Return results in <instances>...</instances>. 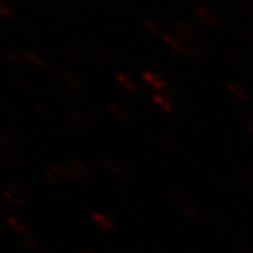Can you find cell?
Returning <instances> with one entry per match:
<instances>
[{
	"label": "cell",
	"mask_w": 253,
	"mask_h": 253,
	"mask_svg": "<svg viewBox=\"0 0 253 253\" xmlns=\"http://www.w3.org/2000/svg\"><path fill=\"white\" fill-rule=\"evenodd\" d=\"M211 183L214 184L215 189H218L219 191H222V193H229V191H231L229 183H228L224 177H221V176H217V174L211 176Z\"/></svg>",
	"instance_id": "9a60e30c"
},
{
	"label": "cell",
	"mask_w": 253,
	"mask_h": 253,
	"mask_svg": "<svg viewBox=\"0 0 253 253\" xmlns=\"http://www.w3.org/2000/svg\"><path fill=\"white\" fill-rule=\"evenodd\" d=\"M236 120H238V123L241 124V126H244L245 131L249 134V135L253 136V120L244 111H239L238 114H236Z\"/></svg>",
	"instance_id": "4fadbf2b"
},
{
	"label": "cell",
	"mask_w": 253,
	"mask_h": 253,
	"mask_svg": "<svg viewBox=\"0 0 253 253\" xmlns=\"http://www.w3.org/2000/svg\"><path fill=\"white\" fill-rule=\"evenodd\" d=\"M3 158H4L6 162L11 165V166H14V168H23L24 166L23 161L20 158H17L11 151H3Z\"/></svg>",
	"instance_id": "d6986e66"
},
{
	"label": "cell",
	"mask_w": 253,
	"mask_h": 253,
	"mask_svg": "<svg viewBox=\"0 0 253 253\" xmlns=\"http://www.w3.org/2000/svg\"><path fill=\"white\" fill-rule=\"evenodd\" d=\"M1 145H3L4 151H11L13 152V149L24 148L26 141H24L23 135H20L17 131H14L10 126H6L4 131H3V135H1Z\"/></svg>",
	"instance_id": "3957f363"
},
{
	"label": "cell",
	"mask_w": 253,
	"mask_h": 253,
	"mask_svg": "<svg viewBox=\"0 0 253 253\" xmlns=\"http://www.w3.org/2000/svg\"><path fill=\"white\" fill-rule=\"evenodd\" d=\"M3 197L7 200L9 203H11L13 206H16V207L18 208H24L26 207V200L23 199V197H20V196H17L16 193H13L10 189H6L3 190Z\"/></svg>",
	"instance_id": "30bf717a"
},
{
	"label": "cell",
	"mask_w": 253,
	"mask_h": 253,
	"mask_svg": "<svg viewBox=\"0 0 253 253\" xmlns=\"http://www.w3.org/2000/svg\"><path fill=\"white\" fill-rule=\"evenodd\" d=\"M168 196H169V199L172 200V203H174L179 208H180L181 206H184L186 203H189L180 190L174 189V187H169V189H168Z\"/></svg>",
	"instance_id": "7c38bea8"
},
{
	"label": "cell",
	"mask_w": 253,
	"mask_h": 253,
	"mask_svg": "<svg viewBox=\"0 0 253 253\" xmlns=\"http://www.w3.org/2000/svg\"><path fill=\"white\" fill-rule=\"evenodd\" d=\"M37 253H52V252H51L48 248H45V246H41V248H40V251H38Z\"/></svg>",
	"instance_id": "d4e9b609"
},
{
	"label": "cell",
	"mask_w": 253,
	"mask_h": 253,
	"mask_svg": "<svg viewBox=\"0 0 253 253\" xmlns=\"http://www.w3.org/2000/svg\"><path fill=\"white\" fill-rule=\"evenodd\" d=\"M155 101L162 107V110L165 111V113H172V104L169 103V101H166L165 99H162V97H155Z\"/></svg>",
	"instance_id": "44dd1931"
},
{
	"label": "cell",
	"mask_w": 253,
	"mask_h": 253,
	"mask_svg": "<svg viewBox=\"0 0 253 253\" xmlns=\"http://www.w3.org/2000/svg\"><path fill=\"white\" fill-rule=\"evenodd\" d=\"M36 111L38 116L46 118V120H49V121H58V120H59V118H58V116H56V113H54L52 110H49L48 107L41 106V104H37Z\"/></svg>",
	"instance_id": "2e32d148"
},
{
	"label": "cell",
	"mask_w": 253,
	"mask_h": 253,
	"mask_svg": "<svg viewBox=\"0 0 253 253\" xmlns=\"http://www.w3.org/2000/svg\"><path fill=\"white\" fill-rule=\"evenodd\" d=\"M6 222H7V225L11 226L14 231H17L18 234H21L23 236H30L31 234H30V229H28L27 226L24 225L23 222H20L17 218L16 217H7L6 218Z\"/></svg>",
	"instance_id": "8fae6325"
},
{
	"label": "cell",
	"mask_w": 253,
	"mask_h": 253,
	"mask_svg": "<svg viewBox=\"0 0 253 253\" xmlns=\"http://www.w3.org/2000/svg\"><path fill=\"white\" fill-rule=\"evenodd\" d=\"M232 91H234V94H235L236 97H238V99H239V100H245V99H246V97H245V94H242L241 91H238V90H236V89H234V90H232Z\"/></svg>",
	"instance_id": "cb8c5ba5"
},
{
	"label": "cell",
	"mask_w": 253,
	"mask_h": 253,
	"mask_svg": "<svg viewBox=\"0 0 253 253\" xmlns=\"http://www.w3.org/2000/svg\"><path fill=\"white\" fill-rule=\"evenodd\" d=\"M110 111H111V114L114 117L117 118L118 121H123V123H128L129 121V114L126 113V111H123V110H120L116 106H110Z\"/></svg>",
	"instance_id": "ffe728a7"
},
{
	"label": "cell",
	"mask_w": 253,
	"mask_h": 253,
	"mask_svg": "<svg viewBox=\"0 0 253 253\" xmlns=\"http://www.w3.org/2000/svg\"><path fill=\"white\" fill-rule=\"evenodd\" d=\"M235 176L244 186L253 189V166H246V168L238 169L235 172Z\"/></svg>",
	"instance_id": "8992f818"
},
{
	"label": "cell",
	"mask_w": 253,
	"mask_h": 253,
	"mask_svg": "<svg viewBox=\"0 0 253 253\" xmlns=\"http://www.w3.org/2000/svg\"><path fill=\"white\" fill-rule=\"evenodd\" d=\"M46 170L52 172L58 179H73V172L69 166L63 165H56V163H48L45 165Z\"/></svg>",
	"instance_id": "5b68a950"
},
{
	"label": "cell",
	"mask_w": 253,
	"mask_h": 253,
	"mask_svg": "<svg viewBox=\"0 0 253 253\" xmlns=\"http://www.w3.org/2000/svg\"><path fill=\"white\" fill-rule=\"evenodd\" d=\"M42 176H44V179H45V180H48L49 183H52V184H56V181L59 180V179L55 176L54 173L49 172V170H46V169L44 170V173H42Z\"/></svg>",
	"instance_id": "7402d4cb"
},
{
	"label": "cell",
	"mask_w": 253,
	"mask_h": 253,
	"mask_svg": "<svg viewBox=\"0 0 253 253\" xmlns=\"http://www.w3.org/2000/svg\"><path fill=\"white\" fill-rule=\"evenodd\" d=\"M159 141H161L163 146L168 148V149H172V151H176V149H177V142H176L174 138H173L170 134H168V132H161V134H159Z\"/></svg>",
	"instance_id": "e0dca14e"
},
{
	"label": "cell",
	"mask_w": 253,
	"mask_h": 253,
	"mask_svg": "<svg viewBox=\"0 0 253 253\" xmlns=\"http://www.w3.org/2000/svg\"><path fill=\"white\" fill-rule=\"evenodd\" d=\"M99 163L100 166H103L107 172L113 173L116 177L121 179V180H129L131 179V170L124 163L111 161L109 158H100Z\"/></svg>",
	"instance_id": "7a4b0ae2"
},
{
	"label": "cell",
	"mask_w": 253,
	"mask_h": 253,
	"mask_svg": "<svg viewBox=\"0 0 253 253\" xmlns=\"http://www.w3.org/2000/svg\"><path fill=\"white\" fill-rule=\"evenodd\" d=\"M69 168L73 172V180H78L83 184H90L91 169L82 159L73 156L69 159Z\"/></svg>",
	"instance_id": "6da1fadb"
},
{
	"label": "cell",
	"mask_w": 253,
	"mask_h": 253,
	"mask_svg": "<svg viewBox=\"0 0 253 253\" xmlns=\"http://www.w3.org/2000/svg\"><path fill=\"white\" fill-rule=\"evenodd\" d=\"M65 123H66V126H69L73 132H76V134H83V132L87 131L89 126H90L89 118L86 117L83 113L76 111V110H71V111H69V118H68Z\"/></svg>",
	"instance_id": "277c9868"
},
{
	"label": "cell",
	"mask_w": 253,
	"mask_h": 253,
	"mask_svg": "<svg viewBox=\"0 0 253 253\" xmlns=\"http://www.w3.org/2000/svg\"><path fill=\"white\" fill-rule=\"evenodd\" d=\"M236 253H253V252H251V251H249L248 248H244V246H239V248L236 249Z\"/></svg>",
	"instance_id": "603a6c76"
},
{
	"label": "cell",
	"mask_w": 253,
	"mask_h": 253,
	"mask_svg": "<svg viewBox=\"0 0 253 253\" xmlns=\"http://www.w3.org/2000/svg\"><path fill=\"white\" fill-rule=\"evenodd\" d=\"M79 253H94V252H91V251H89V249H81Z\"/></svg>",
	"instance_id": "484cf974"
},
{
	"label": "cell",
	"mask_w": 253,
	"mask_h": 253,
	"mask_svg": "<svg viewBox=\"0 0 253 253\" xmlns=\"http://www.w3.org/2000/svg\"><path fill=\"white\" fill-rule=\"evenodd\" d=\"M7 189H10L13 193H16L17 196L23 197L24 200L27 199L28 196H30V190H28L27 186H26V184H23V183H20V181H11Z\"/></svg>",
	"instance_id": "5bb4252c"
},
{
	"label": "cell",
	"mask_w": 253,
	"mask_h": 253,
	"mask_svg": "<svg viewBox=\"0 0 253 253\" xmlns=\"http://www.w3.org/2000/svg\"><path fill=\"white\" fill-rule=\"evenodd\" d=\"M207 217L212 224H215V225L219 226V228H226V226L229 225V219H228V217H226L224 212H221V211H218V210H208Z\"/></svg>",
	"instance_id": "52a82bcc"
},
{
	"label": "cell",
	"mask_w": 253,
	"mask_h": 253,
	"mask_svg": "<svg viewBox=\"0 0 253 253\" xmlns=\"http://www.w3.org/2000/svg\"><path fill=\"white\" fill-rule=\"evenodd\" d=\"M180 210L181 212H183V215L187 218V219H190L191 222H194V224H201V221H203L201 214H200L199 211L193 207L190 203H186L184 206H181Z\"/></svg>",
	"instance_id": "ba28073f"
},
{
	"label": "cell",
	"mask_w": 253,
	"mask_h": 253,
	"mask_svg": "<svg viewBox=\"0 0 253 253\" xmlns=\"http://www.w3.org/2000/svg\"><path fill=\"white\" fill-rule=\"evenodd\" d=\"M23 246L26 248V249H28V251H31V252L37 253L38 251H40V248H41V245L37 242V239L34 238V236H23Z\"/></svg>",
	"instance_id": "ac0fdd59"
},
{
	"label": "cell",
	"mask_w": 253,
	"mask_h": 253,
	"mask_svg": "<svg viewBox=\"0 0 253 253\" xmlns=\"http://www.w3.org/2000/svg\"><path fill=\"white\" fill-rule=\"evenodd\" d=\"M91 218H93V221L100 225L103 229H106V231H113L114 229V224H113V221L110 219L106 214H101V212H93L91 214Z\"/></svg>",
	"instance_id": "9c48e42d"
}]
</instances>
